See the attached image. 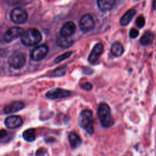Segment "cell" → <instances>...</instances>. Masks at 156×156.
I'll return each mask as SVG.
<instances>
[{"label":"cell","instance_id":"cell-1","mask_svg":"<svg viewBox=\"0 0 156 156\" xmlns=\"http://www.w3.org/2000/svg\"><path fill=\"white\" fill-rule=\"evenodd\" d=\"M78 122L80 127L88 134L92 135L93 133V115L91 110L86 109L82 111L79 115Z\"/></svg>","mask_w":156,"mask_h":156},{"label":"cell","instance_id":"cell-2","mask_svg":"<svg viewBox=\"0 0 156 156\" xmlns=\"http://www.w3.org/2000/svg\"><path fill=\"white\" fill-rule=\"evenodd\" d=\"M42 40L40 32L35 28L28 29L21 37V43L26 46H32L39 43Z\"/></svg>","mask_w":156,"mask_h":156},{"label":"cell","instance_id":"cell-3","mask_svg":"<svg viewBox=\"0 0 156 156\" xmlns=\"http://www.w3.org/2000/svg\"><path fill=\"white\" fill-rule=\"evenodd\" d=\"M98 114L101 124L104 127H110L114 124V119L112 115L110 108L107 104L102 103L99 105Z\"/></svg>","mask_w":156,"mask_h":156},{"label":"cell","instance_id":"cell-4","mask_svg":"<svg viewBox=\"0 0 156 156\" xmlns=\"http://www.w3.org/2000/svg\"><path fill=\"white\" fill-rule=\"evenodd\" d=\"M26 58L24 54L20 52H15L9 58V64L14 69H20L26 63Z\"/></svg>","mask_w":156,"mask_h":156},{"label":"cell","instance_id":"cell-5","mask_svg":"<svg viewBox=\"0 0 156 156\" xmlns=\"http://www.w3.org/2000/svg\"><path fill=\"white\" fill-rule=\"evenodd\" d=\"M11 20L16 24L24 23L27 19V13L26 10L21 7L13 9L10 14Z\"/></svg>","mask_w":156,"mask_h":156},{"label":"cell","instance_id":"cell-6","mask_svg":"<svg viewBox=\"0 0 156 156\" xmlns=\"http://www.w3.org/2000/svg\"><path fill=\"white\" fill-rule=\"evenodd\" d=\"M95 26L94 21L90 14L83 15L79 21V27L83 33H88L91 31Z\"/></svg>","mask_w":156,"mask_h":156},{"label":"cell","instance_id":"cell-7","mask_svg":"<svg viewBox=\"0 0 156 156\" xmlns=\"http://www.w3.org/2000/svg\"><path fill=\"white\" fill-rule=\"evenodd\" d=\"M24 33V30L23 28L20 27H12L7 29L4 35V40L10 43L15 39L21 37Z\"/></svg>","mask_w":156,"mask_h":156},{"label":"cell","instance_id":"cell-8","mask_svg":"<svg viewBox=\"0 0 156 156\" xmlns=\"http://www.w3.org/2000/svg\"><path fill=\"white\" fill-rule=\"evenodd\" d=\"M71 94V92L69 90L60 88H55L48 91L46 93V96L51 99H57L68 97Z\"/></svg>","mask_w":156,"mask_h":156},{"label":"cell","instance_id":"cell-9","mask_svg":"<svg viewBox=\"0 0 156 156\" xmlns=\"http://www.w3.org/2000/svg\"><path fill=\"white\" fill-rule=\"evenodd\" d=\"M49 49L46 44H41L35 48L31 52V58L36 62H39L43 59L48 52Z\"/></svg>","mask_w":156,"mask_h":156},{"label":"cell","instance_id":"cell-10","mask_svg":"<svg viewBox=\"0 0 156 156\" xmlns=\"http://www.w3.org/2000/svg\"><path fill=\"white\" fill-rule=\"evenodd\" d=\"M23 124V119L20 116H9L7 117L4 121V124L5 127L10 130L16 129L20 127Z\"/></svg>","mask_w":156,"mask_h":156},{"label":"cell","instance_id":"cell-11","mask_svg":"<svg viewBox=\"0 0 156 156\" xmlns=\"http://www.w3.org/2000/svg\"><path fill=\"white\" fill-rule=\"evenodd\" d=\"M25 104L21 101H13L12 103L5 105L4 108V112L5 114H10L18 112L24 108Z\"/></svg>","mask_w":156,"mask_h":156},{"label":"cell","instance_id":"cell-12","mask_svg":"<svg viewBox=\"0 0 156 156\" xmlns=\"http://www.w3.org/2000/svg\"><path fill=\"white\" fill-rule=\"evenodd\" d=\"M104 51V46L102 43H97L91 50L89 56H88V61L91 63H95L100 55L102 54Z\"/></svg>","mask_w":156,"mask_h":156},{"label":"cell","instance_id":"cell-13","mask_svg":"<svg viewBox=\"0 0 156 156\" xmlns=\"http://www.w3.org/2000/svg\"><path fill=\"white\" fill-rule=\"evenodd\" d=\"M76 29L75 24L72 21H68L62 27L60 30V35L64 37H70L75 33Z\"/></svg>","mask_w":156,"mask_h":156},{"label":"cell","instance_id":"cell-14","mask_svg":"<svg viewBox=\"0 0 156 156\" xmlns=\"http://www.w3.org/2000/svg\"><path fill=\"white\" fill-rule=\"evenodd\" d=\"M116 0H97L99 9L102 12L110 11L113 7Z\"/></svg>","mask_w":156,"mask_h":156},{"label":"cell","instance_id":"cell-15","mask_svg":"<svg viewBox=\"0 0 156 156\" xmlns=\"http://www.w3.org/2000/svg\"><path fill=\"white\" fill-rule=\"evenodd\" d=\"M68 138L70 146L72 149H76L82 144V139L76 133L74 132H70L68 134Z\"/></svg>","mask_w":156,"mask_h":156},{"label":"cell","instance_id":"cell-16","mask_svg":"<svg viewBox=\"0 0 156 156\" xmlns=\"http://www.w3.org/2000/svg\"><path fill=\"white\" fill-rule=\"evenodd\" d=\"M135 14H136V10L135 9H131L127 10L121 18L120 24L123 26H127L128 24H129L130 21L135 15Z\"/></svg>","mask_w":156,"mask_h":156},{"label":"cell","instance_id":"cell-17","mask_svg":"<svg viewBox=\"0 0 156 156\" xmlns=\"http://www.w3.org/2000/svg\"><path fill=\"white\" fill-rule=\"evenodd\" d=\"M110 51L114 56L120 57L124 52V48L119 42L115 41L112 44Z\"/></svg>","mask_w":156,"mask_h":156},{"label":"cell","instance_id":"cell-18","mask_svg":"<svg viewBox=\"0 0 156 156\" xmlns=\"http://www.w3.org/2000/svg\"><path fill=\"white\" fill-rule=\"evenodd\" d=\"M154 39V34L151 31L146 32L140 39V43L143 46H147L151 44Z\"/></svg>","mask_w":156,"mask_h":156},{"label":"cell","instance_id":"cell-19","mask_svg":"<svg viewBox=\"0 0 156 156\" xmlns=\"http://www.w3.org/2000/svg\"><path fill=\"white\" fill-rule=\"evenodd\" d=\"M57 44L61 48L70 47L73 44V41L69 37H64L60 35L57 39Z\"/></svg>","mask_w":156,"mask_h":156},{"label":"cell","instance_id":"cell-20","mask_svg":"<svg viewBox=\"0 0 156 156\" xmlns=\"http://www.w3.org/2000/svg\"><path fill=\"white\" fill-rule=\"evenodd\" d=\"M23 139L27 142H32L35 141L36 138L35 130L34 129L30 128L24 130L23 133Z\"/></svg>","mask_w":156,"mask_h":156},{"label":"cell","instance_id":"cell-21","mask_svg":"<svg viewBox=\"0 0 156 156\" xmlns=\"http://www.w3.org/2000/svg\"><path fill=\"white\" fill-rule=\"evenodd\" d=\"M66 73V68L65 66H61L54 69L51 74V77H60L64 76Z\"/></svg>","mask_w":156,"mask_h":156},{"label":"cell","instance_id":"cell-22","mask_svg":"<svg viewBox=\"0 0 156 156\" xmlns=\"http://www.w3.org/2000/svg\"><path fill=\"white\" fill-rule=\"evenodd\" d=\"M72 54H73V52H71V51L65 52V53H63V54H62L58 55L57 57H56V58L54 59V62H55V63H58L62 62L63 60L68 58L72 55Z\"/></svg>","mask_w":156,"mask_h":156},{"label":"cell","instance_id":"cell-23","mask_svg":"<svg viewBox=\"0 0 156 156\" xmlns=\"http://www.w3.org/2000/svg\"><path fill=\"white\" fill-rule=\"evenodd\" d=\"M136 24L139 28H142L145 24V18L143 16H139L136 20Z\"/></svg>","mask_w":156,"mask_h":156},{"label":"cell","instance_id":"cell-24","mask_svg":"<svg viewBox=\"0 0 156 156\" xmlns=\"http://www.w3.org/2000/svg\"><path fill=\"white\" fill-rule=\"evenodd\" d=\"M9 133L5 129H0V141L4 140L6 138H8Z\"/></svg>","mask_w":156,"mask_h":156},{"label":"cell","instance_id":"cell-25","mask_svg":"<svg viewBox=\"0 0 156 156\" xmlns=\"http://www.w3.org/2000/svg\"><path fill=\"white\" fill-rule=\"evenodd\" d=\"M139 35V32L136 29H130V32H129V36L131 38H136Z\"/></svg>","mask_w":156,"mask_h":156},{"label":"cell","instance_id":"cell-26","mask_svg":"<svg viewBox=\"0 0 156 156\" xmlns=\"http://www.w3.org/2000/svg\"><path fill=\"white\" fill-rule=\"evenodd\" d=\"M81 88L86 91H90L92 89V85L90 82H85L80 85Z\"/></svg>","mask_w":156,"mask_h":156},{"label":"cell","instance_id":"cell-27","mask_svg":"<svg viewBox=\"0 0 156 156\" xmlns=\"http://www.w3.org/2000/svg\"><path fill=\"white\" fill-rule=\"evenodd\" d=\"M46 149H44V148L40 147L37 150L35 155L36 156H44L46 154Z\"/></svg>","mask_w":156,"mask_h":156},{"label":"cell","instance_id":"cell-28","mask_svg":"<svg viewBox=\"0 0 156 156\" xmlns=\"http://www.w3.org/2000/svg\"><path fill=\"white\" fill-rule=\"evenodd\" d=\"M7 3L10 5H15L20 3L22 0H5Z\"/></svg>","mask_w":156,"mask_h":156},{"label":"cell","instance_id":"cell-29","mask_svg":"<svg viewBox=\"0 0 156 156\" xmlns=\"http://www.w3.org/2000/svg\"><path fill=\"white\" fill-rule=\"evenodd\" d=\"M45 141H46V143H52V142H54V141H55V139L54 138H52V137H49V136H48V137H46L45 138Z\"/></svg>","mask_w":156,"mask_h":156},{"label":"cell","instance_id":"cell-30","mask_svg":"<svg viewBox=\"0 0 156 156\" xmlns=\"http://www.w3.org/2000/svg\"><path fill=\"white\" fill-rule=\"evenodd\" d=\"M152 7H153V9H156V0L153 1Z\"/></svg>","mask_w":156,"mask_h":156},{"label":"cell","instance_id":"cell-31","mask_svg":"<svg viewBox=\"0 0 156 156\" xmlns=\"http://www.w3.org/2000/svg\"><path fill=\"white\" fill-rule=\"evenodd\" d=\"M138 1H139V0H138Z\"/></svg>","mask_w":156,"mask_h":156}]
</instances>
